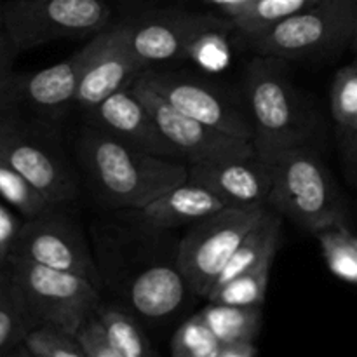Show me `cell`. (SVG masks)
Returning <instances> with one entry per match:
<instances>
[{
  "mask_svg": "<svg viewBox=\"0 0 357 357\" xmlns=\"http://www.w3.org/2000/svg\"><path fill=\"white\" fill-rule=\"evenodd\" d=\"M98 317L107 328L110 340L121 357H150L157 356L145 326L128 309L114 300H105L96 310Z\"/></svg>",
  "mask_w": 357,
  "mask_h": 357,
  "instance_id": "44dd1931",
  "label": "cell"
},
{
  "mask_svg": "<svg viewBox=\"0 0 357 357\" xmlns=\"http://www.w3.org/2000/svg\"><path fill=\"white\" fill-rule=\"evenodd\" d=\"M261 309L264 307L208 302V305L199 312L223 345L234 342H255L261 326Z\"/></svg>",
  "mask_w": 357,
  "mask_h": 357,
  "instance_id": "7402d4cb",
  "label": "cell"
},
{
  "mask_svg": "<svg viewBox=\"0 0 357 357\" xmlns=\"http://www.w3.org/2000/svg\"><path fill=\"white\" fill-rule=\"evenodd\" d=\"M9 264L35 324H56L75 333L103 302L98 286L72 272L26 258H10Z\"/></svg>",
  "mask_w": 357,
  "mask_h": 357,
  "instance_id": "30bf717a",
  "label": "cell"
},
{
  "mask_svg": "<svg viewBox=\"0 0 357 357\" xmlns=\"http://www.w3.org/2000/svg\"><path fill=\"white\" fill-rule=\"evenodd\" d=\"M331 112L344 129H357V65L344 66L337 72L331 86Z\"/></svg>",
  "mask_w": 357,
  "mask_h": 357,
  "instance_id": "f1b7e54d",
  "label": "cell"
},
{
  "mask_svg": "<svg viewBox=\"0 0 357 357\" xmlns=\"http://www.w3.org/2000/svg\"><path fill=\"white\" fill-rule=\"evenodd\" d=\"M131 89L146 105L150 114L159 124L160 131L173 143V146L181 153L187 164L215 162V160L257 155L253 142L227 135L183 114L138 79L132 80Z\"/></svg>",
  "mask_w": 357,
  "mask_h": 357,
  "instance_id": "5bb4252c",
  "label": "cell"
},
{
  "mask_svg": "<svg viewBox=\"0 0 357 357\" xmlns=\"http://www.w3.org/2000/svg\"><path fill=\"white\" fill-rule=\"evenodd\" d=\"M122 2H124V0H122ZM126 2H131V0H126Z\"/></svg>",
  "mask_w": 357,
  "mask_h": 357,
  "instance_id": "8d00e7d4",
  "label": "cell"
},
{
  "mask_svg": "<svg viewBox=\"0 0 357 357\" xmlns=\"http://www.w3.org/2000/svg\"><path fill=\"white\" fill-rule=\"evenodd\" d=\"M223 208H227V204L218 195L187 180L160 194L149 204L128 211H115V216L146 230L173 232Z\"/></svg>",
  "mask_w": 357,
  "mask_h": 357,
  "instance_id": "ac0fdd59",
  "label": "cell"
},
{
  "mask_svg": "<svg viewBox=\"0 0 357 357\" xmlns=\"http://www.w3.org/2000/svg\"><path fill=\"white\" fill-rule=\"evenodd\" d=\"M354 63H356V65H357V61H354Z\"/></svg>",
  "mask_w": 357,
  "mask_h": 357,
  "instance_id": "74e56055",
  "label": "cell"
},
{
  "mask_svg": "<svg viewBox=\"0 0 357 357\" xmlns=\"http://www.w3.org/2000/svg\"><path fill=\"white\" fill-rule=\"evenodd\" d=\"M279 236H281V215L267 208L260 222L248 232L243 243L239 244L215 286L225 284L264 261L274 260L279 248Z\"/></svg>",
  "mask_w": 357,
  "mask_h": 357,
  "instance_id": "d6986e66",
  "label": "cell"
},
{
  "mask_svg": "<svg viewBox=\"0 0 357 357\" xmlns=\"http://www.w3.org/2000/svg\"><path fill=\"white\" fill-rule=\"evenodd\" d=\"M265 211L267 208L227 206L188 227L178 241V261L195 295L208 298L225 265Z\"/></svg>",
  "mask_w": 357,
  "mask_h": 357,
  "instance_id": "9c48e42d",
  "label": "cell"
},
{
  "mask_svg": "<svg viewBox=\"0 0 357 357\" xmlns=\"http://www.w3.org/2000/svg\"><path fill=\"white\" fill-rule=\"evenodd\" d=\"M75 337L86 357H121L96 312L80 324L79 330L75 331Z\"/></svg>",
  "mask_w": 357,
  "mask_h": 357,
  "instance_id": "f546056e",
  "label": "cell"
},
{
  "mask_svg": "<svg viewBox=\"0 0 357 357\" xmlns=\"http://www.w3.org/2000/svg\"><path fill=\"white\" fill-rule=\"evenodd\" d=\"M26 302L13 275L10 264L0 267V356H14L26 331L33 326Z\"/></svg>",
  "mask_w": 357,
  "mask_h": 357,
  "instance_id": "ffe728a7",
  "label": "cell"
},
{
  "mask_svg": "<svg viewBox=\"0 0 357 357\" xmlns=\"http://www.w3.org/2000/svg\"><path fill=\"white\" fill-rule=\"evenodd\" d=\"M220 349L222 342L216 338L201 312L181 321L171 338V354L174 357H220Z\"/></svg>",
  "mask_w": 357,
  "mask_h": 357,
  "instance_id": "4316f807",
  "label": "cell"
},
{
  "mask_svg": "<svg viewBox=\"0 0 357 357\" xmlns=\"http://www.w3.org/2000/svg\"><path fill=\"white\" fill-rule=\"evenodd\" d=\"M317 2L319 0H257L246 13L234 20V30L241 37L257 33Z\"/></svg>",
  "mask_w": 357,
  "mask_h": 357,
  "instance_id": "83f0119b",
  "label": "cell"
},
{
  "mask_svg": "<svg viewBox=\"0 0 357 357\" xmlns=\"http://www.w3.org/2000/svg\"><path fill=\"white\" fill-rule=\"evenodd\" d=\"M271 169L272 188L267 208L312 234L345 225V208L335 181L309 146L282 152L272 160Z\"/></svg>",
  "mask_w": 357,
  "mask_h": 357,
  "instance_id": "5b68a950",
  "label": "cell"
},
{
  "mask_svg": "<svg viewBox=\"0 0 357 357\" xmlns=\"http://www.w3.org/2000/svg\"><path fill=\"white\" fill-rule=\"evenodd\" d=\"M126 45L143 70L192 59L195 47L213 31L234 30V21L216 13L153 9L119 21Z\"/></svg>",
  "mask_w": 357,
  "mask_h": 357,
  "instance_id": "52a82bcc",
  "label": "cell"
},
{
  "mask_svg": "<svg viewBox=\"0 0 357 357\" xmlns=\"http://www.w3.org/2000/svg\"><path fill=\"white\" fill-rule=\"evenodd\" d=\"M136 79L183 114L227 135L253 142V126L246 105L236 103L211 84L166 68L143 70Z\"/></svg>",
  "mask_w": 357,
  "mask_h": 357,
  "instance_id": "4fadbf2b",
  "label": "cell"
},
{
  "mask_svg": "<svg viewBox=\"0 0 357 357\" xmlns=\"http://www.w3.org/2000/svg\"><path fill=\"white\" fill-rule=\"evenodd\" d=\"M20 54L10 38L3 30H0V84L14 72V61Z\"/></svg>",
  "mask_w": 357,
  "mask_h": 357,
  "instance_id": "1f68e13d",
  "label": "cell"
},
{
  "mask_svg": "<svg viewBox=\"0 0 357 357\" xmlns=\"http://www.w3.org/2000/svg\"><path fill=\"white\" fill-rule=\"evenodd\" d=\"M3 31L17 52L58 40L94 37L112 24L107 0H7Z\"/></svg>",
  "mask_w": 357,
  "mask_h": 357,
  "instance_id": "ba28073f",
  "label": "cell"
},
{
  "mask_svg": "<svg viewBox=\"0 0 357 357\" xmlns=\"http://www.w3.org/2000/svg\"><path fill=\"white\" fill-rule=\"evenodd\" d=\"M14 356L86 357L75 333L49 323L33 324L17 345Z\"/></svg>",
  "mask_w": 357,
  "mask_h": 357,
  "instance_id": "cb8c5ba5",
  "label": "cell"
},
{
  "mask_svg": "<svg viewBox=\"0 0 357 357\" xmlns=\"http://www.w3.org/2000/svg\"><path fill=\"white\" fill-rule=\"evenodd\" d=\"M324 260L337 278L357 284V237L345 225H333L316 234Z\"/></svg>",
  "mask_w": 357,
  "mask_h": 357,
  "instance_id": "484cf974",
  "label": "cell"
},
{
  "mask_svg": "<svg viewBox=\"0 0 357 357\" xmlns=\"http://www.w3.org/2000/svg\"><path fill=\"white\" fill-rule=\"evenodd\" d=\"M93 248L103 291L145 328L167 326L194 296L178 261V241L117 218L94 227ZM197 296V295H195Z\"/></svg>",
  "mask_w": 357,
  "mask_h": 357,
  "instance_id": "6da1fadb",
  "label": "cell"
},
{
  "mask_svg": "<svg viewBox=\"0 0 357 357\" xmlns=\"http://www.w3.org/2000/svg\"><path fill=\"white\" fill-rule=\"evenodd\" d=\"M258 356V349L253 342H234L223 344L220 349V357H255Z\"/></svg>",
  "mask_w": 357,
  "mask_h": 357,
  "instance_id": "836d02e7",
  "label": "cell"
},
{
  "mask_svg": "<svg viewBox=\"0 0 357 357\" xmlns=\"http://www.w3.org/2000/svg\"><path fill=\"white\" fill-rule=\"evenodd\" d=\"M357 26V0H319L265 30L243 35L258 56L288 59L317 58L352 42Z\"/></svg>",
  "mask_w": 357,
  "mask_h": 357,
  "instance_id": "8992f818",
  "label": "cell"
},
{
  "mask_svg": "<svg viewBox=\"0 0 357 357\" xmlns=\"http://www.w3.org/2000/svg\"><path fill=\"white\" fill-rule=\"evenodd\" d=\"M84 117L87 122L117 136L122 142L131 143L155 155L185 162L181 153L164 136L153 115L150 114L146 105L136 96L131 86L108 96Z\"/></svg>",
  "mask_w": 357,
  "mask_h": 357,
  "instance_id": "e0dca14e",
  "label": "cell"
},
{
  "mask_svg": "<svg viewBox=\"0 0 357 357\" xmlns=\"http://www.w3.org/2000/svg\"><path fill=\"white\" fill-rule=\"evenodd\" d=\"M272 264L274 260H267L225 284L215 286L206 300L215 303H229V305L264 307Z\"/></svg>",
  "mask_w": 357,
  "mask_h": 357,
  "instance_id": "603a6c76",
  "label": "cell"
},
{
  "mask_svg": "<svg viewBox=\"0 0 357 357\" xmlns=\"http://www.w3.org/2000/svg\"><path fill=\"white\" fill-rule=\"evenodd\" d=\"M188 181L202 185L227 206L241 209L267 208L272 188L271 164L258 155L215 162L188 164Z\"/></svg>",
  "mask_w": 357,
  "mask_h": 357,
  "instance_id": "2e32d148",
  "label": "cell"
},
{
  "mask_svg": "<svg viewBox=\"0 0 357 357\" xmlns=\"http://www.w3.org/2000/svg\"><path fill=\"white\" fill-rule=\"evenodd\" d=\"M77 152L94 194L112 211L142 208L188 178L183 160L146 152L91 122L80 131Z\"/></svg>",
  "mask_w": 357,
  "mask_h": 357,
  "instance_id": "7a4b0ae2",
  "label": "cell"
},
{
  "mask_svg": "<svg viewBox=\"0 0 357 357\" xmlns=\"http://www.w3.org/2000/svg\"><path fill=\"white\" fill-rule=\"evenodd\" d=\"M0 155L52 204H72L79 195V178L58 124L16 108H0Z\"/></svg>",
  "mask_w": 357,
  "mask_h": 357,
  "instance_id": "277c9868",
  "label": "cell"
},
{
  "mask_svg": "<svg viewBox=\"0 0 357 357\" xmlns=\"http://www.w3.org/2000/svg\"><path fill=\"white\" fill-rule=\"evenodd\" d=\"M10 258H26L72 272L103 291L94 248L80 223L68 213V204L54 206L33 218H23Z\"/></svg>",
  "mask_w": 357,
  "mask_h": 357,
  "instance_id": "8fae6325",
  "label": "cell"
},
{
  "mask_svg": "<svg viewBox=\"0 0 357 357\" xmlns=\"http://www.w3.org/2000/svg\"><path fill=\"white\" fill-rule=\"evenodd\" d=\"M352 47H354V52H356V59H354V61H357V26H356L354 38H352Z\"/></svg>",
  "mask_w": 357,
  "mask_h": 357,
  "instance_id": "e575fe53",
  "label": "cell"
},
{
  "mask_svg": "<svg viewBox=\"0 0 357 357\" xmlns=\"http://www.w3.org/2000/svg\"><path fill=\"white\" fill-rule=\"evenodd\" d=\"M0 195L3 201L14 206L23 218H33V216L49 211L54 206H59L52 204L35 185H31L2 155H0Z\"/></svg>",
  "mask_w": 357,
  "mask_h": 357,
  "instance_id": "d4e9b609",
  "label": "cell"
},
{
  "mask_svg": "<svg viewBox=\"0 0 357 357\" xmlns=\"http://www.w3.org/2000/svg\"><path fill=\"white\" fill-rule=\"evenodd\" d=\"M93 38L94 51L80 77L75 96V107L82 115L93 112L114 93L131 86L143 72L126 45L121 23H112Z\"/></svg>",
  "mask_w": 357,
  "mask_h": 357,
  "instance_id": "9a60e30c",
  "label": "cell"
},
{
  "mask_svg": "<svg viewBox=\"0 0 357 357\" xmlns=\"http://www.w3.org/2000/svg\"><path fill=\"white\" fill-rule=\"evenodd\" d=\"M94 51V38L63 61L38 72H13L0 84V108H16L24 114L58 124L75 107L80 77Z\"/></svg>",
  "mask_w": 357,
  "mask_h": 357,
  "instance_id": "7c38bea8",
  "label": "cell"
},
{
  "mask_svg": "<svg viewBox=\"0 0 357 357\" xmlns=\"http://www.w3.org/2000/svg\"><path fill=\"white\" fill-rule=\"evenodd\" d=\"M0 30H3V14H2V3H0Z\"/></svg>",
  "mask_w": 357,
  "mask_h": 357,
  "instance_id": "d590c367",
  "label": "cell"
},
{
  "mask_svg": "<svg viewBox=\"0 0 357 357\" xmlns=\"http://www.w3.org/2000/svg\"><path fill=\"white\" fill-rule=\"evenodd\" d=\"M284 59L255 56L244 72V100L253 126L257 155L267 164L307 145L314 131L312 110L289 79Z\"/></svg>",
  "mask_w": 357,
  "mask_h": 357,
  "instance_id": "3957f363",
  "label": "cell"
},
{
  "mask_svg": "<svg viewBox=\"0 0 357 357\" xmlns=\"http://www.w3.org/2000/svg\"><path fill=\"white\" fill-rule=\"evenodd\" d=\"M342 149H344L349 167L357 180V129L342 128Z\"/></svg>",
  "mask_w": 357,
  "mask_h": 357,
  "instance_id": "d6a6232c",
  "label": "cell"
},
{
  "mask_svg": "<svg viewBox=\"0 0 357 357\" xmlns=\"http://www.w3.org/2000/svg\"><path fill=\"white\" fill-rule=\"evenodd\" d=\"M23 220L9 211L6 206L0 202V267L9 264L13 257L14 244H16L17 234H20Z\"/></svg>",
  "mask_w": 357,
  "mask_h": 357,
  "instance_id": "4dcf8cb0",
  "label": "cell"
}]
</instances>
